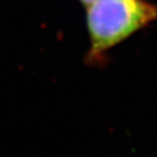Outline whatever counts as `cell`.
Listing matches in <instances>:
<instances>
[{
	"label": "cell",
	"instance_id": "obj_1",
	"mask_svg": "<svg viewBox=\"0 0 157 157\" xmlns=\"http://www.w3.org/2000/svg\"><path fill=\"white\" fill-rule=\"evenodd\" d=\"M156 20L157 5L148 0H94L86 6L90 48L85 63L104 65L112 48Z\"/></svg>",
	"mask_w": 157,
	"mask_h": 157
},
{
	"label": "cell",
	"instance_id": "obj_2",
	"mask_svg": "<svg viewBox=\"0 0 157 157\" xmlns=\"http://www.w3.org/2000/svg\"><path fill=\"white\" fill-rule=\"evenodd\" d=\"M78 1H79V2H80V4H82L83 6H85V7H86V6L90 5L91 2H93L94 0H78Z\"/></svg>",
	"mask_w": 157,
	"mask_h": 157
}]
</instances>
